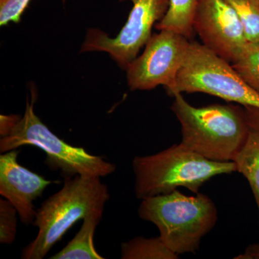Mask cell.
<instances>
[{
	"instance_id": "7a4b0ae2",
	"label": "cell",
	"mask_w": 259,
	"mask_h": 259,
	"mask_svg": "<svg viewBox=\"0 0 259 259\" xmlns=\"http://www.w3.org/2000/svg\"><path fill=\"white\" fill-rule=\"evenodd\" d=\"M35 95L27 100L23 116L0 117V152H8L25 145L40 148L47 154L46 164L59 171L64 179L76 176L105 177L115 171L113 163L94 156L84 148L71 146L51 132L34 111Z\"/></svg>"
},
{
	"instance_id": "ac0fdd59",
	"label": "cell",
	"mask_w": 259,
	"mask_h": 259,
	"mask_svg": "<svg viewBox=\"0 0 259 259\" xmlns=\"http://www.w3.org/2000/svg\"><path fill=\"white\" fill-rule=\"evenodd\" d=\"M31 0H0V25L18 23Z\"/></svg>"
},
{
	"instance_id": "8fae6325",
	"label": "cell",
	"mask_w": 259,
	"mask_h": 259,
	"mask_svg": "<svg viewBox=\"0 0 259 259\" xmlns=\"http://www.w3.org/2000/svg\"><path fill=\"white\" fill-rule=\"evenodd\" d=\"M248 134L235 160L237 171L248 180L254 196L259 215V107L244 106Z\"/></svg>"
},
{
	"instance_id": "5bb4252c",
	"label": "cell",
	"mask_w": 259,
	"mask_h": 259,
	"mask_svg": "<svg viewBox=\"0 0 259 259\" xmlns=\"http://www.w3.org/2000/svg\"><path fill=\"white\" fill-rule=\"evenodd\" d=\"M178 255L165 245L159 236L136 237L121 245L122 259H177Z\"/></svg>"
},
{
	"instance_id": "e0dca14e",
	"label": "cell",
	"mask_w": 259,
	"mask_h": 259,
	"mask_svg": "<svg viewBox=\"0 0 259 259\" xmlns=\"http://www.w3.org/2000/svg\"><path fill=\"white\" fill-rule=\"evenodd\" d=\"M16 208L8 199H0V243L12 244L17 233Z\"/></svg>"
},
{
	"instance_id": "ffe728a7",
	"label": "cell",
	"mask_w": 259,
	"mask_h": 259,
	"mask_svg": "<svg viewBox=\"0 0 259 259\" xmlns=\"http://www.w3.org/2000/svg\"><path fill=\"white\" fill-rule=\"evenodd\" d=\"M257 1H258V3H259V0H257Z\"/></svg>"
},
{
	"instance_id": "ba28073f",
	"label": "cell",
	"mask_w": 259,
	"mask_h": 259,
	"mask_svg": "<svg viewBox=\"0 0 259 259\" xmlns=\"http://www.w3.org/2000/svg\"><path fill=\"white\" fill-rule=\"evenodd\" d=\"M190 42L187 37L172 30L153 34L144 52L125 70L130 90L144 91L162 85L170 91L185 63Z\"/></svg>"
},
{
	"instance_id": "4fadbf2b",
	"label": "cell",
	"mask_w": 259,
	"mask_h": 259,
	"mask_svg": "<svg viewBox=\"0 0 259 259\" xmlns=\"http://www.w3.org/2000/svg\"><path fill=\"white\" fill-rule=\"evenodd\" d=\"M199 0H169L168 10L155 25L158 30H169L190 39L193 35V22Z\"/></svg>"
},
{
	"instance_id": "9a60e30c",
	"label": "cell",
	"mask_w": 259,
	"mask_h": 259,
	"mask_svg": "<svg viewBox=\"0 0 259 259\" xmlns=\"http://www.w3.org/2000/svg\"><path fill=\"white\" fill-rule=\"evenodd\" d=\"M231 65L243 81L259 93V41L248 42Z\"/></svg>"
},
{
	"instance_id": "5b68a950",
	"label": "cell",
	"mask_w": 259,
	"mask_h": 259,
	"mask_svg": "<svg viewBox=\"0 0 259 259\" xmlns=\"http://www.w3.org/2000/svg\"><path fill=\"white\" fill-rule=\"evenodd\" d=\"M139 214L157 227L162 241L178 255L197 252L218 221L217 208L208 196H187L177 190L142 199Z\"/></svg>"
},
{
	"instance_id": "3957f363",
	"label": "cell",
	"mask_w": 259,
	"mask_h": 259,
	"mask_svg": "<svg viewBox=\"0 0 259 259\" xmlns=\"http://www.w3.org/2000/svg\"><path fill=\"white\" fill-rule=\"evenodd\" d=\"M109 198L108 188L100 177L65 179L61 190L44 201L37 209L33 226L38 228V233L23 248L21 258H45L75 223L93 213L103 212Z\"/></svg>"
},
{
	"instance_id": "d6986e66",
	"label": "cell",
	"mask_w": 259,
	"mask_h": 259,
	"mask_svg": "<svg viewBox=\"0 0 259 259\" xmlns=\"http://www.w3.org/2000/svg\"><path fill=\"white\" fill-rule=\"evenodd\" d=\"M235 258L259 259V243L250 245L247 247L243 254L238 255Z\"/></svg>"
},
{
	"instance_id": "2e32d148",
	"label": "cell",
	"mask_w": 259,
	"mask_h": 259,
	"mask_svg": "<svg viewBox=\"0 0 259 259\" xmlns=\"http://www.w3.org/2000/svg\"><path fill=\"white\" fill-rule=\"evenodd\" d=\"M236 11L248 42L259 41V3L257 0H226Z\"/></svg>"
},
{
	"instance_id": "52a82bcc",
	"label": "cell",
	"mask_w": 259,
	"mask_h": 259,
	"mask_svg": "<svg viewBox=\"0 0 259 259\" xmlns=\"http://www.w3.org/2000/svg\"><path fill=\"white\" fill-rule=\"evenodd\" d=\"M126 1L131 2L133 8L118 35L110 37L101 30L90 29L80 53H107L120 67L127 69L151 38L153 26L166 15L169 0H120Z\"/></svg>"
},
{
	"instance_id": "277c9868",
	"label": "cell",
	"mask_w": 259,
	"mask_h": 259,
	"mask_svg": "<svg viewBox=\"0 0 259 259\" xmlns=\"http://www.w3.org/2000/svg\"><path fill=\"white\" fill-rule=\"evenodd\" d=\"M133 168L135 192L140 199L171 193L178 187L197 194L212 177L237 171L234 161H210L182 144L150 156H136Z\"/></svg>"
},
{
	"instance_id": "7c38bea8",
	"label": "cell",
	"mask_w": 259,
	"mask_h": 259,
	"mask_svg": "<svg viewBox=\"0 0 259 259\" xmlns=\"http://www.w3.org/2000/svg\"><path fill=\"white\" fill-rule=\"evenodd\" d=\"M102 214L103 212H97L85 218L82 226L74 238L50 258L103 259V257L97 253L94 244L95 230L101 221Z\"/></svg>"
},
{
	"instance_id": "6da1fadb",
	"label": "cell",
	"mask_w": 259,
	"mask_h": 259,
	"mask_svg": "<svg viewBox=\"0 0 259 259\" xmlns=\"http://www.w3.org/2000/svg\"><path fill=\"white\" fill-rule=\"evenodd\" d=\"M172 112L181 125L185 147L213 161H235L248 134L244 107L214 104L194 107L174 95Z\"/></svg>"
},
{
	"instance_id": "30bf717a",
	"label": "cell",
	"mask_w": 259,
	"mask_h": 259,
	"mask_svg": "<svg viewBox=\"0 0 259 259\" xmlns=\"http://www.w3.org/2000/svg\"><path fill=\"white\" fill-rule=\"evenodd\" d=\"M18 154L15 149L0 156V194L13 204L22 223L33 224L37 213L33 202L54 182L19 164Z\"/></svg>"
},
{
	"instance_id": "9c48e42d",
	"label": "cell",
	"mask_w": 259,
	"mask_h": 259,
	"mask_svg": "<svg viewBox=\"0 0 259 259\" xmlns=\"http://www.w3.org/2000/svg\"><path fill=\"white\" fill-rule=\"evenodd\" d=\"M193 28L204 46L231 64L248 42L241 20L226 0H199Z\"/></svg>"
},
{
	"instance_id": "8992f818",
	"label": "cell",
	"mask_w": 259,
	"mask_h": 259,
	"mask_svg": "<svg viewBox=\"0 0 259 259\" xmlns=\"http://www.w3.org/2000/svg\"><path fill=\"white\" fill-rule=\"evenodd\" d=\"M204 93L242 106L259 107V93L255 91L225 60L208 48L191 41L185 63L175 86L168 92L171 96L180 93Z\"/></svg>"
}]
</instances>
